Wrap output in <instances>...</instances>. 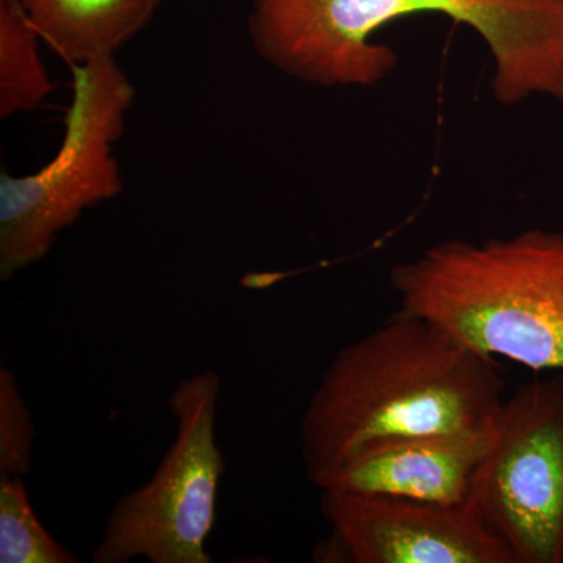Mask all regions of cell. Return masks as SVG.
Wrapping results in <instances>:
<instances>
[{
    "label": "cell",
    "instance_id": "11",
    "mask_svg": "<svg viewBox=\"0 0 563 563\" xmlns=\"http://www.w3.org/2000/svg\"><path fill=\"white\" fill-rule=\"evenodd\" d=\"M41 523L22 477L0 479V563H79Z\"/></svg>",
    "mask_w": 563,
    "mask_h": 563
},
{
    "label": "cell",
    "instance_id": "4",
    "mask_svg": "<svg viewBox=\"0 0 563 563\" xmlns=\"http://www.w3.org/2000/svg\"><path fill=\"white\" fill-rule=\"evenodd\" d=\"M73 101L60 150L27 176L0 174V277L46 257L85 210L122 191L113 147L135 90L114 57L70 66Z\"/></svg>",
    "mask_w": 563,
    "mask_h": 563
},
{
    "label": "cell",
    "instance_id": "5",
    "mask_svg": "<svg viewBox=\"0 0 563 563\" xmlns=\"http://www.w3.org/2000/svg\"><path fill=\"white\" fill-rule=\"evenodd\" d=\"M221 388L220 376L210 369L174 388L169 410L176 440L154 476L114 504L91 562H213L207 542L225 472L217 440Z\"/></svg>",
    "mask_w": 563,
    "mask_h": 563
},
{
    "label": "cell",
    "instance_id": "10",
    "mask_svg": "<svg viewBox=\"0 0 563 563\" xmlns=\"http://www.w3.org/2000/svg\"><path fill=\"white\" fill-rule=\"evenodd\" d=\"M40 33L21 0H0V117L35 110L54 90L38 51Z\"/></svg>",
    "mask_w": 563,
    "mask_h": 563
},
{
    "label": "cell",
    "instance_id": "9",
    "mask_svg": "<svg viewBox=\"0 0 563 563\" xmlns=\"http://www.w3.org/2000/svg\"><path fill=\"white\" fill-rule=\"evenodd\" d=\"M41 40L69 66L114 57L150 24L161 0H21Z\"/></svg>",
    "mask_w": 563,
    "mask_h": 563
},
{
    "label": "cell",
    "instance_id": "7",
    "mask_svg": "<svg viewBox=\"0 0 563 563\" xmlns=\"http://www.w3.org/2000/svg\"><path fill=\"white\" fill-rule=\"evenodd\" d=\"M321 514L331 531L317 563H515L468 503L322 490Z\"/></svg>",
    "mask_w": 563,
    "mask_h": 563
},
{
    "label": "cell",
    "instance_id": "3",
    "mask_svg": "<svg viewBox=\"0 0 563 563\" xmlns=\"http://www.w3.org/2000/svg\"><path fill=\"white\" fill-rule=\"evenodd\" d=\"M390 284L402 309L477 354L563 372V232L435 244Z\"/></svg>",
    "mask_w": 563,
    "mask_h": 563
},
{
    "label": "cell",
    "instance_id": "12",
    "mask_svg": "<svg viewBox=\"0 0 563 563\" xmlns=\"http://www.w3.org/2000/svg\"><path fill=\"white\" fill-rule=\"evenodd\" d=\"M35 424L14 374L0 368V479L31 472Z\"/></svg>",
    "mask_w": 563,
    "mask_h": 563
},
{
    "label": "cell",
    "instance_id": "1",
    "mask_svg": "<svg viewBox=\"0 0 563 563\" xmlns=\"http://www.w3.org/2000/svg\"><path fill=\"white\" fill-rule=\"evenodd\" d=\"M495 358L399 309L346 344L302 417V459L318 488L379 444L492 424L504 401Z\"/></svg>",
    "mask_w": 563,
    "mask_h": 563
},
{
    "label": "cell",
    "instance_id": "2",
    "mask_svg": "<svg viewBox=\"0 0 563 563\" xmlns=\"http://www.w3.org/2000/svg\"><path fill=\"white\" fill-rule=\"evenodd\" d=\"M442 14L476 31L495 60L504 106L542 95L563 103V0H255L247 21L263 60L318 87H373L398 55L374 41L393 21Z\"/></svg>",
    "mask_w": 563,
    "mask_h": 563
},
{
    "label": "cell",
    "instance_id": "8",
    "mask_svg": "<svg viewBox=\"0 0 563 563\" xmlns=\"http://www.w3.org/2000/svg\"><path fill=\"white\" fill-rule=\"evenodd\" d=\"M493 429L495 420L472 431L415 437L369 448L325 479L320 490L462 506L468 503L474 472L490 446Z\"/></svg>",
    "mask_w": 563,
    "mask_h": 563
},
{
    "label": "cell",
    "instance_id": "6",
    "mask_svg": "<svg viewBox=\"0 0 563 563\" xmlns=\"http://www.w3.org/2000/svg\"><path fill=\"white\" fill-rule=\"evenodd\" d=\"M468 504L515 563H563V374L504 398Z\"/></svg>",
    "mask_w": 563,
    "mask_h": 563
}]
</instances>
